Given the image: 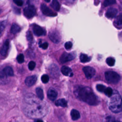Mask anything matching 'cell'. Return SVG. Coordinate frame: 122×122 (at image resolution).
I'll use <instances>...</instances> for the list:
<instances>
[{"instance_id": "1", "label": "cell", "mask_w": 122, "mask_h": 122, "mask_svg": "<svg viewBox=\"0 0 122 122\" xmlns=\"http://www.w3.org/2000/svg\"><path fill=\"white\" fill-rule=\"evenodd\" d=\"M74 93L78 99L89 105H96L99 103L98 97L89 87H77L74 90Z\"/></svg>"}, {"instance_id": "2", "label": "cell", "mask_w": 122, "mask_h": 122, "mask_svg": "<svg viewBox=\"0 0 122 122\" xmlns=\"http://www.w3.org/2000/svg\"><path fill=\"white\" fill-rule=\"evenodd\" d=\"M108 106L109 109L114 113H119L122 111L121 97L119 93L113 92L112 94L110 97Z\"/></svg>"}, {"instance_id": "3", "label": "cell", "mask_w": 122, "mask_h": 122, "mask_svg": "<svg viewBox=\"0 0 122 122\" xmlns=\"http://www.w3.org/2000/svg\"><path fill=\"white\" fill-rule=\"evenodd\" d=\"M105 77L108 82L113 84L118 83L121 79L120 75L113 71H107L105 72Z\"/></svg>"}, {"instance_id": "4", "label": "cell", "mask_w": 122, "mask_h": 122, "mask_svg": "<svg viewBox=\"0 0 122 122\" xmlns=\"http://www.w3.org/2000/svg\"><path fill=\"white\" fill-rule=\"evenodd\" d=\"M23 13L24 16L28 19L32 18L36 15V8L33 5H29L24 9Z\"/></svg>"}, {"instance_id": "5", "label": "cell", "mask_w": 122, "mask_h": 122, "mask_svg": "<svg viewBox=\"0 0 122 122\" xmlns=\"http://www.w3.org/2000/svg\"><path fill=\"white\" fill-rule=\"evenodd\" d=\"M49 37L50 40L55 43H59L61 41V35L56 30H52L49 32Z\"/></svg>"}, {"instance_id": "6", "label": "cell", "mask_w": 122, "mask_h": 122, "mask_svg": "<svg viewBox=\"0 0 122 122\" xmlns=\"http://www.w3.org/2000/svg\"><path fill=\"white\" fill-rule=\"evenodd\" d=\"M41 10L42 13L47 16L54 17L57 16V13L51 10L46 4L42 3L41 5Z\"/></svg>"}, {"instance_id": "7", "label": "cell", "mask_w": 122, "mask_h": 122, "mask_svg": "<svg viewBox=\"0 0 122 122\" xmlns=\"http://www.w3.org/2000/svg\"><path fill=\"white\" fill-rule=\"evenodd\" d=\"M82 71L88 79H90L92 78L95 74V70L92 67L90 66L84 67L82 68Z\"/></svg>"}, {"instance_id": "8", "label": "cell", "mask_w": 122, "mask_h": 122, "mask_svg": "<svg viewBox=\"0 0 122 122\" xmlns=\"http://www.w3.org/2000/svg\"><path fill=\"white\" fill-rule=\"evenodd\" d=\"M75 55L72 53H63L60 57V61L61 63H64L66 62L69 61L74 59Z\"/></svg>"}, {"instance_id": "9", "label": "cell", "mask_w": 122, "mask_h": 122, "mask_svg": "<svg viewBox=\"0 0 122 122\" xmlns=\"http://www.w3.org/2000/svg\"><path fill=\"white\" fill-rule=\"evenodd\" d=\"M32 30L34 34L37 36H41L44 35L46 31L42 28L37 24H33L32 26Z\"/></svg>"}, {"instance_id": "10", "label": "cell", "mask_w": 122, "mask_h": 122, "mask_svg": "<svg viewBox=\"0 0 122 122\" xmlns=\"http://www.w3.org/2000/svg\"><path fill=\"white\" fill-rule=\"evenodd\" d=\"M58 95L57 92L54 88H51L49 89L47 92V97L51 101H54L56 99Z\"/></svg>"}, {"instance_id": "11", "label": "cell", "mask_w": 122, "mask_h": 122, "mask_svg": "<svg viewBox=\"0 0 122 122\" xmlns=\"http://www.w3.org/2000/svg\"><path fill=\"white\" fill-rule=\"evenodd\" d=\"M37 80V77L36 75L30 76L26 78L25 80V83L27 86L30 87L36 83Z\"/></svg>"}, {"instance_id": "12", "label": "cell", "mask_w": 122, "mask_h": 122, "mask_svg": "<svg viewBox=\"0 0 122 122\" xmlns=\"http://www.w3.org/2000/svg\"><path fill=\"white\" fill-rule=\"evenodd\" d=\"M118 13V10L114 8H110L107 10L105 16L107 18L112 19L114 18Z\"/></svg>"}, {"instance_id": "13", "label": "cell", "mask_w": 122, "mask_h": 122, "mask_svg": "<svg viewBox=\"0 0 122 122\" xmlns=\"http://www.w3.org/2000/svg\"><path fill=\"white\" fill-rule=\"evenodd\" d=\"M61 72L65 76L71 77L73 76V73L71 69L69 67L63 66L61 68Z\"/></svg>"}, {"instance_id": "14", "label": "cell", "mask_w": 122, "mask_h": 122, "mask_svg": "<svg viewBox=\"0 0 122 122\" xmlns=\"http://www.w3.org/2000/svg\"><path fill=\"white\" fill-rule=\"evenodd\" d=\"M9 40H7L3 44L2 48L0 50V54L2 55V56H5L6 54L7 53V51H8L9 49Z\"/></svg>"}, {"instance_id": "15", "label": "cell", "mask_w": 122, "mask_h": 122, "mask_svg": "<svg viewBox=\"0 0 122 122\" xmlns=\"http://www.w3.org/2000/svg\"><path fill=\"white\" fill-rule=\"evenodd\" d=\"M71 116L72 120L76 121L80 118V113L77 110L72 109L71 112Z\"/></svg>"}, {"instance_id": "16", "label": "cell", "mask_w": 122, "mask_h": 122, "mask_svg": "<svg viewBox=\"0 0 122 122\" xmlns=\"http://www.w3.org/2000/svg\"><path fill=\"white\" fill-rule=\"evenodd\" d=\"M6 76H13L14 75L13 71L11 67L7 66L5 67L2 70Z\"/></svg>"}, {"instance_id": "17", "label": "cell", "mask_w": 122, "mask_h": 122, "mask_svg": "<svg viewBox=\"0 0 122 122\" xmlns=\"http://www.w3.org/2000/svg\"><path fill=\"white\" fill-rule=\"evenodd\" d=\"M55 105L57 106L66 107L67 106V102L65 99H60L56 102Z\"/></svg>"}, {"instance_id": "18", "label": "cell", "mask_w": 122, "mask_h": 122, "mask_svg": "<svg viewBox=\"0 0 122 122\" xmlns=\"http://www.w3.org/2000/svg\"><path fill=\"white\" fill-rule=\"evenodd\" d=\"M20 30V27L16 23L12 24L11 28H10V32L11 33L15 34L18 33Z\"/></svg>"}, {"instance_id": "19", "label": "cell", "mask_w": 122, "mask_h": 122, "mask_svg": "<svg viewBox=\"0 0 122 122\" xmlns=\"http://www.w3.org/2000/svg\"><path fill=\"white\" fill-rule=\"evenodd\" d=\"M51 6L56 11H59L60 9V5L58 0H52Z\"/></svg>"}, {"instance_id": "20", "label": "cell", "mask_w": 122, "mask_h": 122, "mask_svg": "<svg viewBox=\"0 0 122 122\" xmlns=\"http://www.w3.org/2000/svg\"><path fill=\"white\" fill-rule=\"evenodd\" d=\"M80 59L81 62L85 63L87 62H89L91 60V58L90 57L88 56L86 54H81L80 56Z\"/></svg>"}, {"instance_id": "21", "label": "cell", "mask_w": 122, "mask_h": 122, "mask_svg": "<svg viewBox=\"0 0 122 122\" xmlns=\"http://www.w3.org/2000/svg\"><path fill=\"white\" fill-rule=\"evenodd\" d=\"M36 92L37 94V95L38 96V98L41 100H42L44 98V94L43 92V90L41 88H37L36 89Z\"/></svg>"}, {"instance_id": "22", "label": "cell", "mask_w": 122, "mask_h": 122, "mask_svg": "<svg viewBox=\"0 0 122 122\" xmlns=\"http://www.w3.org/2000/svg\"><path fill=\"white\" fill-rule=\"evenodd\" d=\"M103 92L106 96H107L109 97H110L113 93V90L110 87H106Z\"/></svg>"}, {"instance_id": "23", "label": "cell", "mask_w": 122, "mask_h": 122, "mask_svg": "<svg viewBox=\"0 0 122 122\" xmlns=\"http://www.w3.org/2000/svg\"><path fill=\"white\" fill-rule=\"evenodd\" d=\"M106 62L109 66H113L115 64V60L112 57H108L106 59Z\"/></svg>"}, {"instance_id": "24", "label": "cell", "mask_w": 122, "mask_h": 122, "mask_svg": "<svg viewBox=\"0 0 122 122\" xmlns=\"http://www.w3.org/2000/svg\"><path fill=\"white\" fill-rule=\"evenodd\" d=\"M114 23L115 25L118 27H121L122 26V14H120V15L117 18Z\"/></svg>"}, {"instance_id": "25", "label": "cell", "mask_w": 122, "mask_h": 122, "mask_svg": "<svg viewBox=\"0 0 122 122\" xmlns=\"http://www.w3.org/2000/svg\"><path fill=\"white\" fill-rule=\"evenodd\" d=\"M116 3V0H104L103 5L105 7H107Z\"/></svg>"}, {"instance_id": "26", "label": "cell", "mask_w": 122, "mask_h": 122, "mask_svg": "<svg viewBox=\"0 0 122 122\" xmlns=\"http://www.w3.org/2000/svg\"><path fill=\"white\" fill-rule=\"evenodd\" d=\"M6 25V21L3 20L0 21V35L2 33V31L4 30V29L5 28Z\"/></svg>"}, {"instance_id": "27", "label": "cell", "mask_w": 122, "mask_h": 122, "mask_svg": "<svg viewBox=\"0 0 122 122\" xmlns=\"http://www.w3.org/2000/svg\"><path fill=\"white\" fill-rule=\"evenodd\" d=\"M17 60L19 63H22L24 61V56L23 54H20L17 57Z\"/></svg>"}, {"instance_id": "28", "label": "cell", "mask_w": 122, "mask_h": 122, "mask_svg": "<svg viewBox=\"0 0 122 122\" xmlns=\"http://www.w3.org/2000/svg\"><path fill=\"white\" fill-rule=\"evenodd\" d=\"M41 80L43 83H46L49 81V77L47 74H43L41 77Z\"/></svg>"}, {"instance_id": "29", "label": "cell", "mask_w": 122, "mask_h": 122, "mask_svg": "<svg viewBox=\"0 0 122 122\" xmlns=\"http://www.w3.org/2000/svg\"><path fill=\"white\" fill-rule=\"evenodd\" d=\"M106 87L102 84H98L96 85V89L98 91L100 92H103Z\"/></svg>"}, {"instance_id": "30", "label": "cell", "mask_w": 122, "mask_h": 122, "mask_svg": "<svg viewBox=\"0 0 122 122\" xmlns=\"http://www.w3.org/2000/svg\"><path fill=\"white\" fill-rule=\"evenodd\" d=\"M35 65H36V63L34 61H30L29 64H28V68L29 69L30 71L33 70L35 67Z\"/></svg>"}, {"instance_id": "31", "label": "cell", "mask_w": 122, "mask_h": 122, "mask_svg": "<svg viewBox=\"0 0 122 122\" xmlns=\"http://www.w3.org/2000/svg\"><path fill=\"white\" fill-rule=\"evenodd\" d=\"M27 39L29 41H31L33 40V36L31 32L30 31H28L27 32Z\"/></svg>"}, {"instance_id": "32", "label": "cell", "mask_w": 122, "mask_h": 122, "mask_svg": "<svg viewBox=\"0 0 122 122\" xmlns=\"http://www.w3.org/2000/svg\"><path fill=\"white\" fill-rule=\"evenodd\" d=\"M39 45L40 47H41L44 50L47 49V48L48 47V43L47 42H45L42 43L41 42V41H40L39 43Z\"/></svg>"}, {"instance_id": "33", "label": "cell", "mask_w": 122, "mask_h": 122, "mask_svg": "<svg viewBox=\"0 0 122 122\" xmlns=\"http://www.w3.org/2000/svg\"><path fill=\"white\" fill-rule=\"evenodd\" d=\"M72 44L71 41H67L64 44V47L66 50H70L71 48Z\"/></svg>"}, {"instance_id": "34", "label": "cell", "mask_w": 122, "mask_h": 122, "mask_svg": "<svg viewBox=\"0 0 122 122\" xmlns=\"http://www.w3.org/2000/svg\"><path fill=\"white\" fill-rule=\"evenodd\" d=\"M13 1L18 6H21L23 3L22 0H13Z\"/></svg>"}, {"instance_id": "35", "label": "cell", "mask_w": 122, "mask_h": 122, "mask_svg": "<svg viewBox=\"0 0 122 122\" xmlns=\"http://www.w3.org/2000/svg\"><path fill=\"white\" fill-rule=\"evenodd\" d=\"M6 76L4 73V72L3 71H0V79H2L4 77H5Z\"/></svg>"}, {"instance_id": "36", "label": "cell", "mask_w": 122, "mask_h": 122, "mask_svg": "<svg viewBox=\"0 0 122 122\" xmlns=\"http://www.w3.org/2000/svg\"><path fill=\"white\" fill-rule=\"evenodd\" d=\"M34 121H35V122H43V121H42V120H40V119H37V120H35Z\"/></svg>"}, {"instance_id": "37", "label": "cell", "mask_w": 122, "mask_h": 122, "mask_svg": "<svg viewBox=\"0 0 122 122\" xmlns=\"http://www.w3.org/2000/svg\"><path fill=\"white\" fill-rule=\"evenodd\" d=\"M45 2H50V1H51V0H44Z\"/></svg>"}, {"instance_id": "38", "label": "cell", "mask_w": 122, "mask_h": 122, "mask_svg": "<svg viewBox=\"0 0 122 122\" xmlns=\"http://www.w3.org/2000/svg\"><path fill=\"white\" fill-rule=\"evenodd\" d=\"M0 13H1V10H0Z\"/></svg>"}]
</instances>
